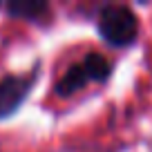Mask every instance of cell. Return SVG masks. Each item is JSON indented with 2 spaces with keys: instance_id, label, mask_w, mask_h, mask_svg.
<instances>
[{
  "instance_id": "5b68a950",
  "label": "cell",
  "mask_w": 152,
  "mask_h": 152,
  "mask_svg": "<svg viewBox=\"0 0 152 152\" xmlns=\"http://www.w3.org/2000/svg\"><path fill=\"white\" fill-rule=\"evenodd\" d=\"M47 9L45 2H36V0H18V2H11L9 11L16 16H23V18H34V16L43 14Z\"/></svg>"
},
{
  "instance_id": "6da1fadb",
  "label": "cell",
  "mask_w": 152,
  "mask_h": 152,
  "mask_svg": "<svg viewBox=\"0 0 152 152\" xmlns=\"http://www.w3.org/2000/svg\"><path fill=\"white\" fill-rule=\"evenodd\" d=\"M137 18L125 7H107L99 18V29L112 45H128L137 38Z\"/></svg>"
},
{
  "instance_id": "3957f363",
  "label": "cell",
  "mask_w": 152,
  "mask_h": 152,
  "mask_svg": "<svg viewBox=\"0 0 152 152\" xmlns=\"http://www.w3.org/2000/svg\"><path fill=\"white\" fill-rule=\"evenodd\" d=\"M85 81H87V74H85V69H83V65L72 67V69L63 76V81L58 83V92H61V94H72L74 90L85 85Z\"/></svg>"
},
{
  "instance_id": "277c9868",
  "label": "cell",
  "mask_w": 152,
  "mask_h": 152,
  "mask_svg": "<svg viewBox=\"0 0 152 152\" xmlns=\"http://www.w3.org/2000/svg\"><path fill=\"white\" fill-rule=\"evenodd\" d=\"M83 69H85L87 78L103 81V78H107V74H110V63L105 61L103 56H99V54H92V56L85 58V63H83Z\"/></svg>"
},
{
  "instance_id": "7a4b0ae2",
  "label": "cell",
  "mask_w": 152,
  "mask_h": 152,
  "mask_svg": "<svg viewBox=\"0 0 152 152\" xmlns=\"http://www.w3.org/2000/svg\"><path fill=\"white\" fill-rule=\"evenodd\" d=\"M27 94V81L23 78H5L0 83V116L11 114Z\"/></svg>"
}]
</instances>
